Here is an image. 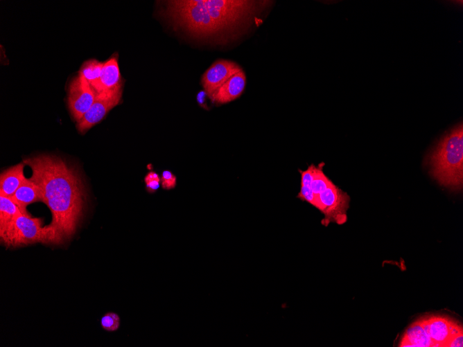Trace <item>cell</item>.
Here are the masks:
<instances>
[{"instance_id": "cell-15", "label": "cell", "mask_w": 463, "mask_h": 347, "mask_svg": "<svg viewBox=\"0 0 463 347\" xmlns=\"http://www.w3.org/2000/svg\"><path fill=\"white\" fill-rule=\"evenodd\" d=\"M21 213L11 197L0 195V236L4 234L15 218Z\"/></svg>"}, {"instance_id": "cell-10", "label": "cell", "mask_w": 463, "mask_h": 347, "mask_svg": "<svg viewBox=\"0 0 463 347\" xmlns=\"http://www.w3.org/2000/svg\"><path fill=\"white\" fill-rule=\"evenodd\" d=\"M246 83V76L243 71L235 73L209 96L211 101L218 105L230 103L243 94Z\"/></svg>"}, {"instance_id": "cell-9", "label": "cell", "mask_w": 463, "mask_h": 347, "mask_svg": "<svg viewBox=\"0 0 463 347\" xmlns=\"http://www.w3.org/2000/svg\"><path fill=\"white\" fill-rule=\"evenodd\" d=\"M240 66L227 60L215 61L203 73L201 83L209 97L235 73L241 71Z\"/></svg>"}, {"instance_id": "cell-23", "label": "cell", "mask_w": 463, "mask_h": 347, "mask_svg": "<svg viewBox=\"0 0 463 347\" xmlns=\"http://www.w3.org/2000/svg\"><path fill=\"white\" fill-rule=\"evenodd\" d=\"M152 180L161 181V177H159V175L156 172L150 171V172H148L147 175L145 176L144 181H145V183H146L148 181H152Z\"/></svg>"}, {"instance_id": "cell-12", "label": "cell", "mask_w": 463, "mask_h": 347, "mask_svg": "<svg viewBox=\"0 0 463 347\" xmlns=\"http://www.w3.org/2000/svg\"><path fill=\"white\" fill-rule=\"evenodd\" d=\"M24 214H29L26 207L35 202H42V195L40 186L30 179H26L11 197Z\"/></svg>"}, {"instance_id": "cell-4", "label": "cell", "mask_w": 463, "mask_h": 347, "mask_svg": "<svg viewBox=\"0 0 463 347\" xmlns=\"http://www.w3.org/2000/svg\"><path fill=\"white\" fill-rule=\"evenodd\" d=\"M7 247H17L36 242L59 244L49 225L42 226V219L20 213L1 236Z\"/></svg>"}, {"instance_id": "cell-6", "label": "cell", "mask_w": 463, "mask_h": 347, "mask_svg": "<svg viewBox=\"0 0 463 347\" xmlns=\"http://www.w3.org/2000/svg\"><path fill=\"white\" fill-rule=\"evenodd\" d=\"M122 87L107 92L96 93L95 100L82 118L77 122L76 127L85 133L101 121L106 114L121 101Z\"/></svg>"}, {"instance_id": "cell-20", "label": "cell", "mask_w": 463, "mask_h": 347, "mask_svg": "<svg viewBox=\"0 0 463 347\" xmlns=\"http://www.w3.org/2000/svg\"><path fill=\"white\" fill-rule=\"evenodd\" d=\"M177 184L176 176L169 170H164L161 177V186L163 189H173Z\"/></svg>"}, {"instance_id": "cell-8", "label": "cell", "mask_w": 463, "mask_h": 347, "mask_svg": "<svg viewBox=\"0 0 463 347\" xmlns=\"http://www.w3.org/2000/svg\"><path fill=\"white\" fill-rule=\"evenodd\" d=\"M419 320L434 346H446L451 338L462 331L461 325L446 316L432 314Z\"/></svg>"}, {"instance_id": "cell-3", "label": "cell", "mask_w": 463, "mask_h": 347, "mask_svg": "<svg viewBox=\"0 0 463 347\" xmlns=\"http://www.w3.org/2000/svg\"><path fill=\"white\" fill-rule=\"evenodd\" d=\"M430 175L442 186L461 190L463 184V126L445 134L426 157Z\"/></svg>"}, {"instance_id": "cell-21", "label": "cell", "mask_w": 463, "mask_h": 347, "mask_svg": "<svg viewBox=\"0 0 463 347\" xmlns=\"http://www.w3.org/2000/svg\"><path fill=\"white\" fill-rule=\"evenodd\" d=\"M447 347H462L463 346V331L453 336L446 344Z\"/></svg>"}, {"instance_id": "cell-14", "label": "cell", "mask_w": 463, "mask_h": 347, "mask_svg": "<svg viewBox=\"0 0 463 347\" xmlns=\"http://www.w3.org/2000/svg\"><path fill=\"white\" fill-rule=\"evenodd\" d=\"M401 347H434V344L423 328L419 319L405 330L399 344Z\"/></svg>"}, {"instance_id": "cell-13", "label": "cell", "mask_w": 463, "mask_h": 347, "mask_svg": "<svg viewBox=\"0 0 463 347\" xmlns=\"http://www.w3.org/2000/svg\"><path fill=\"white\" fill-rule=\"evenodd\" d=\"M24 163L5 170L0 177V195L11 197L26 179L24 175Z\"/></svg>"}, {"instance_id": "cell-7", "label": "cell", "mask_w": 463, "mask_h": 347, "mask_svg": "<svg viewBox=\"0 0 463 347\" xmlns=\"http://www.w3.org/2000/svg\"><path fill=\"white\" fill-rule=\"evenodd\" d=\"M96 92L80 76L70 82L68 89L67 104L71 114L78 122L92 105Z\"/></svg>"}, {"instance_id": "cell-17", "label": "cell", "mask_w": 463, "mask_h": 347, "mask_svg": "<svg viewBox=\"0 0 463 347\" xmlns=\"http://www.w3.org/2000/svg\"><path fill=\"white\" fill-rule=\"evenodd\" d=\"M314 164L310 165L305 170H299L301 174L300 190L297 197L303 202H306L315 206L316 200L311 189Z\"/></svg>"}, {"instance_id": "cell-16", "label": "cell", "mask_w": 463, "mask_h": 347, "mask_svg": "<svg viewBox=\"0 0 463 347\" xmlns=\"http://www.w3.org/2000/svg\"><path fill=\"white\" fill-rule=\"evenodd\" d=\"M103 64L94 59L87 60L80 67L78 75L94 89L99 80Z\"/></svg>"}, {"instance_id": "cell-2", "label": "cell", "mask_w": 463, "mask_h": 347, "mask_svg": "<svg viewBox=\"0 0 463 347\" xmlns=\"http://www.w3.org/2000/svg\"><path fill=\"white\" fill-rule=\"evenodd\" d=\"M164 13L174 24L197 37H209L247 24L268 1H166Z\"/></svg>"}, {"instance_id": "cell-11", "label": "cell", "mask_w": 463, "mask_h": 347, "mask_svg": "<svg viewBox=\"0 0 463 347\" xmlns=\"http://www.w3.org/2000/svg\"><path fill=\"white\" fill-rule=\"evenodd\" d=\"M122 87L117 58L112 57L104 62L99 80L94 87L96 93L107 92Z\"/></svg>"}, {"instance_id": "cell-19", "label": "cell", "mask_w": 463, "mask_h": 347, "mask_svg": "<svg viewBox=\"0 0 463 347\" xmlns=\"http://www.w3.org/2000/svg\"><path fill=\"white\" fill-rule=\"evenodd\" d=\"M101 324L105 330L116 331L120 326V317L116 313L109 312L103 316Z\"/></svg>"}, {"instance_id": "cell-1", "label": "cell", "mask_w": 463, "mask_h": 347, "mask_svg": "<svg viewBox=\"0 0 463 347\" xmlns=\"http://www.w3.org/2000/svg\"><path fill=\"white\" fill-rule=\"evenodd\" d=\"M32 171L30 179L41 188L42 202L51 211L49 227L59 244L75 233L82 215L85 194L80 176L60 157L40 154L23 161Z\"/></svg>"}, {"instance_id": "cell-18", "label": "cell", "mask_w": 463, "mask_h": 347, "mask_svg": "<svg viewBox=\"0 0 463 347\" xmlns=\"http://www.w3.org/2000/svg\"><path fill=\"white\" fill-rule=\"evenodd\" d=\"M324 166V163H320L317 166L314 165L313 167L311 189L315 197L324 190L333 182L323 172Z\"/></svg>"}, {"instance_id": "cell-22", "label": "cell", "mask_w": 463, "mask_h": 347, "mask_svg": "<svg viewBox=\"0 0 463 347\" xmlns=\"http://www.w3.org/2000/svg\"><path fill=\"white\" fill-rule=\"evenodd\" d=\"M160 186L161 181L158 180H152L146 183V190L150 193L156 192Z\"/></svg>"}, {"instance_id": "cell-5", "label": "cell", "mask_w": 463, "mask_h": 347, "mask_svg": "<svg viewBox=\"0 0 463 347\" xmlns=\"http://www.w3.org/2000/svg\"><path fill=\"white\" fill-rule=\"evenodd\" d=\"M315 208L323 215L322 224L327 226L331 223L341 225L347 221V210L350 197L333 182L315 197Z\"/></svg>"}]
</instances>
